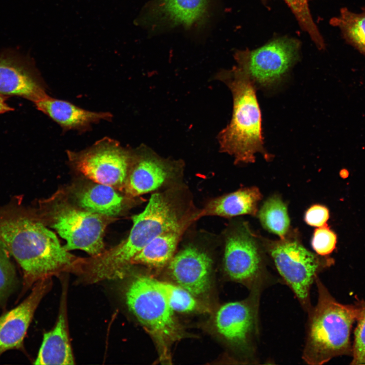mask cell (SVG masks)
Returning a JSON list of instances; mask_svg holds the SVG:
<instances>
[{"mask_svg": "<svg viewBox=\"0 0 365 365\" xmlns=\"http://www.w3.org/2000/svg\"><path fill=\"white\" fill-rule=\"evenodd\" d=\"M0 245L21 266L23 291L40 280L74 269L79 260L20 199L0 205Z\"/></svg>", "mask_w": 365, "mask_h": 365, "instance_id": "1", "label": "cell"}, {"mask_svg": "<svg viewBox=\"0 0 365 365\" xmlns=\"http://www.w3.org/2000/svg\"><path fill=\"white\" fill-rule=\"evenodd\" d=\"M317 303L307 313L302 358L310 365H321L333 358L352 356L350 336L358 314L357 305L344 304L331 295L319 277L316 279Z\"/></svg>", "mask_w": 365, "mask_h": 365, "instance_id": "2", "label": "cell"}, {"mask_svg": "<svg viewBox=\"0 0 365 365\" xmlns=\"http://www.w3.org/2000/svg\"><path fill=\"white\" fill-rule=\"evenodd\" d=\"M218 77L229 87L233 98L231 120L218 136L221 150L233 156L235 164L254 163L257 153L271 160L272 155L264 148L261 112L254 83L236 65L223 70Z\"/></svg>", "mask_w": 365, "mask_h": 365, "instance_id": "3", "label": "cell"}, {"mask_svg": "<svg viewBox=\"0 0 365 365\" xmlns=\"http://www.w3.org/2000/svg\"><path fill=\"white\" fill-rule=\"evenodd\" d=\"M132 219L133 226L126 239L94 259L96 270L105 278L123 276L135 256L152 240L183 228L174 207L160 193L153 194L144 209Z\"/></svg>", "mask_w": 365, "mask_h": 365, "instance_id": "4", "label": "cell"}, {"mask_svg": "<svg viewBox=\"0 0 365 365\" xmlns=\"http://www.w3.org/2000/svg\"><path fill=\"white\" fill-rule=\"evenodd\" d=\"M266 252L279 276L292 291L305 312L312 307L310 291L319 275L334 263L327 256L307 249L298 232L292 229L283 238L271 240L262 237Z\"/></svg>", "mask_w": 365, "mask_h": 365, "instance_id": "5", "label": "cell"}, {"mask_svg": "<svg viewBox=\"0 0 365 365\" xmlns=\"http://www.w3.org/2000/svg\"><path fill=\"white\" fill-rule=\"evenodd\" d=\"M124 296L130 311L157 343L160 359L169 360L171 345L182 338L183 332L154 278L144 275L133 277L125 287Z\"/></svg>", "mask_w": 365, "mask_h": 365, "instance_id": "6", "label": "cell"}, {"mask_svg": "<svg viewBox=\"0 0 365 365\" xmlns=\"http://www.w3.org/2000/svg\"><path fill=\"white\" fill-rule=\"evenodd\" d=\"M269 263L262 237L246 222L232 226L226 234L224 246L223 267L227 277L249 292L262 293L279 280L269 270Z\"/></svg>", "mask_w": 365, "mask_h": 365, "instance_id": "7", "label": "cell"}, {"mask_svg": "<svg viewBox=\"0 0 365 365\" xmlns=\"http://www.w3.org/2000/svg\"><path fill=\"white\" fill-rule=\"evenodd\" d=\"M261 293L250 291L245 299L223 305L215 315L216 330L246 364L258 363Z\"/></svg>", "mask_w": 365, "mask_h": 365, "instance_id": "8", "label": "cell"}, {"mask_svg": "<svg viewBox=\"0 0 365 365\" xmlns=\"http://www.w3.org/2000/svg\"><path fill=\"white\" fill-rule=\"evenodd\" d=\"M300 42L279 38L254 50H240L234 58L256 87L269 88L278 84L299 58Z\"/></svg>", "mask_w": 365, "mask_h": 365, "instance_id": "9", "label": "cell"}, {"mask_svg": "<svg viewBox=\"0 0 365 365\" xmlns=\"http://www.w3.org/2000/svg\"><path fill=\"white\" fill-rule=\"evenodd\" d=\"M68 154L77 169L96 183L124 186L131 156L117 141L105 137L86 150Z\"/></svg>", "mask_w": 365, "mask_h": 365, "instance_id": "10", "label": "cell"}, {"mask_svg": "<svg viewBox=\"0 0 365 365\" xmlns=\"http://www.w3.org/2000/svg\"><path fill=\"white\" fill-rule=\"evenodd\" d=\"M50 213L52 227L66 241L67 250L81 249L96 256L104 249V216L62 203Z\"/></svg>", "mask_w": 365, "mask_h": 365, "instance_id": "11", "label": "cell"}, {"mask_svg": "<svg viewBox=\"0 0 365 365\" xmlns=\"http://www.w3.org/2000/svg\"><path fill=\"white\" fill-rule=\"evenodd\" d=\"M0 94L20 96L33 103L47 94L28 55L14 48L0 51Z\"/></svg>", "mask_w": 365, "mask_h": 365, "instance_id": "12", "label": "cell"}, {"mask_svg": "<svg viewBox=\"0 0 365 365\" xmlns=\"http://www.w3.org/2000/svg\"><path fill=\"white\" fill-rule=\"evenodd\" d=\"M51 286L50 277L40 280L22 303L0 316V356L7 350L22 348L34 312Z\"/></svg>", "mask_w": 365, "mask_h": 365, "instance_id": "13", "label": "cell"}, {"mask_svg": "<svg viewBox=\"0 0 365 365\" xmlns=\"http://www.w3.org/2000/svg\"><path fill=\"white\" fill-rule=\"evenodd\" d=\"M212 260L205 251L194 246L180 250L169 263L171 278L194 296L205 294L210 287Z\"/></svg>", "mask_w": 365, "mask_h": 365, "instance_id": "14", "label": "cell"}, {"mask_svg": "<svg viewBox=\"0 0 365 365\" xmlns=\"http://www.w3.org/2000/svg\"><path fill=\"white\" fill-rule=\"evenodd\" d=\"M209 0H154L148 4L144 20L157 26L202 25L208 16Z\"/></svg>", "mask_w": 365, "mask_h": 365, "instance_id": "15", "label": "cell"}, {"mask_svg": "<svg viewBox=\"0 0 365 365\" xmlns=\"http://www.w3.org/2000/svg\"><path fill=\"white\" fill-rule=\"evenodd\" d=\"M34 104L38 110L66 130L86 131L89 129L92 124L102 120L109 121L113 117L110 113L89 111L48 94Z\"/></svg>", "mask_w": 365, "mask_h": 365, "instance_id": "16", "label": "cell"}, {"mask_svg": "<svg viewBox=\"0 0 365 365\" xmlns=\"http://www.w3.org/2000/svg\"><path fill=\"white\" fill-rule=\"evenodd\" d=\"M262 194L257 187L243 188L212 200L201 215L232 217L242 215L257 216Z\"/></svg>", "mask_w": 365, "mask_h": 365, "instance_id": "17", "label": "cell"}, {"mask_svg": "<svg viewBox=\"0 0 365 365\" xmlns=\"http://www.w3.org/2000/svg\"><path fill=\"white\" fill-rule=\"evenodd\" d=\"M164 163L155 158L143 156L136 161L124 185L126 192L135 196L155 191L168 177Z\"/></svg>", "mask_w": 365, "mask_h": 365, "instance_id": "18", "label": "cell"}, {"mask_svg": "<svg viewBox=\"0 0 365 365\" xmlns=\"http://www.w3.org/2000/svg\"><path fill=\"white\" fill-rule=\"evenodd\" d=\"M35 364H74L67 334L65 312L61 309L55 327L44 334Z\"/></svg>", "mask_w": 365, "mask_h": 365, "instance_id": "19", "label": "cell"}, {"mask_svg": "<svg viewBox=\"0 0 365 365\" xmlns=\"http://www.w3.org/2000/svg\"><path fill=\"white\" fill-rule=\"evenodd\" d=\"M79 205L83 209L106 217H114L122 211L123 197L114 187L96 183L76 193Z\"/></svg>", "mask_w": 365, "mask_h": 365, "instance_id": "20", "label": "cell"}, {"mask_svg": "<svg viewBox=\"0 0 365 365\" xmlns=\"http://www.w3.org/2000/svg\"><path fill=\"white\" fill-rule=\"evenodd\" d=\"M182 228L155 237L135 256L132 264H141L156 268L169 264L174 256Z\"/></svg>", "mask_w": 365, "mask_h": 365, "instance_id": "21", "label": "cell"}, {"mask_svg": "<svg viewBox=\"0 0 365 365\" xmlns=\"http://www.w3.org/2000/svg\"><path fill=\"white\" fill-rule=\"evenodd\" d=\"M330 23L340 30L347 44L365 57V6L359 13L341 8L339 14L333 17Z\"/></svg>", "mask_w": 365, "mask_h": 365, "instance_id": "22", "label": "cell"}, {"mask_svg": "<svg viewBox=\"0 0 365 365\" xmlns=\"http://www.w3.org/2000/svg\"><path fill=\"white\" fill-rule=\"evenodd\" d=\"M257 215L263 227L280 239L284 238L291 229L287 205L279 195L274 194L267 198Z\"/></svg>", "mask_w": 365, "mask_h": 365, "instance_id": "23", "label": "cell"}, {"mask_svg": "<svg viewBox=\"0 0 365 365\" xmlns=\"http://www.w3.org/2000/svg\"><path fill=\"white\" fill-rule=\"evenodd\" d=\"M154 282L173 311L190 312L198 308L199 304L194 296L179 285L155 279Z\"/></svg>", "mask_w": 365, "mask_h": 365, "instance_id": "24", "label": "cell"}, {"mask_svg": "<svg viewBox=\"0 0 365 365\" xmlns=\"http://www.w3.org/2000/svg\"><path fill=\"white\" fill-rule=\"evenodd\" d=\"M295 15L301 28L306 32L316 47L325 49L324 40L315 23L309 7L308 0H284Z\"/></svg>", "mask_w": 365, "mask_h": 365, "instance_id": "25", "label": "cell"}, {"mask_svg": "<svg viewBox=\"0 0 365 365\" xmlns=\"http://www.w3.org/2000/svg\"><path fill=\"white\" fill-rule=\"evenodd\" d=\"M358 308L357 324L354 331L352 345V359L350 364H365V301L356 299Z\"/></svg>", "mask_w": 365, "mask_h": 365, "instance_id": "26", "label": "cell"}, {"mask_svg": "<svg viewBox=\"0 0 365 365\" xmlns=\"http://www.w3.org/2000/svg\"><path fill=\"white\" fill-rule=\"evenodd\" d=\"M9 256L0 245V304L13 291L17 282L16 270Z\"/></svg>", "mask_w": 365, "mask_h": 365, "instance_id": "27", "label": "cell"}, {"mask_svg": "<svg viewBox=\"0 0 365 365\" xmlns=\"http://www.w3.org/2000/svg\"><path fill=\"white\" fill-rule=\"evenodd\" d=\"M336 243V235L324 225L314 230L311 244L316 253L327 256L335 249Z\"/></svg>", "mask_w": 365, "mask_h": 365, "instance_id": "28", "label": "cell"}, {"mask_svg": "<svg viewBox=\"0 0 365 365\" xmlns=\"http://www.w3.org/2000/svg\"><path fill=\"white\" fill-rule=\"evenodd\" d=\"M329 218L328 209L320 204L311 206L305 212L304 221L308 225L320 227L325 225Z\"/></svg>", "mask_w": 365, "mask_h": 365, "instance_id": "29", "label": "cell"}, {"mask_svg": "<svg viewBox=\"0 0 365 365\" xmlns=\"http://www.w3.org/2000/svg\"><path fill=\"white\" fill-rule=\"evenodd\" d=\"M8 96L0 94V114L12 111L14 108L7 103Z\"/></svg>", "mask_w": 365, "mask_h": 365, "instance_id": "30", "label": "cell"}, {"mask_svg": "<svg viewBox=\"0 0 365 365\" xmlns=\"http://www.w3.org/2000/svg\"><path fill=\"white\" fill-rule=\"evenodd\" d=\"M263 2H266L267 0H262Z\"/></svg>", "mask_w": 365, "mask_h": 365, "instance_id": "31", "label": "cell"}]
</instances>
